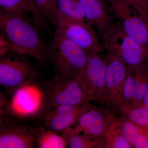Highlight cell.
I'll list each match as a JSON object with an SVG mask.
<instances>
[{
    "label": "cell",
    "mask_w": 148,
    "mask_h": 148,
    "mask_svg": "<svg viewBox=\"0 0 148 148\" xmlns=\"http://www.w3.org/2000/svg\"><path fill=\"white\" fill-rule=\"evenodd\" d=\"M104 46L129 68H138L148 63V47L127 36L120 25L116 26L110 38L104 42Z\"/></svg>",
    "instance_id": "obj_7"
},
{
    "label": "cell",
    "mask_w": 148,
    "mask_h": 148,
    "mask_svg": "<svg viewBox=\"0 0 148 148\" xmlns=\"http://www.w3.org/2000/svg\"><path fill=\"white\" fill-rule=\"evenodd\" d=\"M88 54L65 37L55 32L49 48V58L55 71L54 77H76L85 68Z\"/></svg>",
    "instance_id": "obj_2"
},
{
    "label": "cell",
    "mask_w": 148,
    "mask_h": 148,
    "mask_svg": "<svg viewBox=\"0 0 148 148\" xmlns=\"http://www.w3.org/2000/svg\"><path fill=\"white\" fill-rule=\"evenodd\" d=\"M119 114L122 118L138 125L148 127V109L143 104L123 105Z\"/></svg>",
    "instance_id": "obj_17"
},
{
    "label": "cell",
    "mask_w": 148,
    "mask_h": 148,
    "mask_svg": "<svg viewBox=\"0 0 148 148\" xmlns=\"http://www.w3.org/2000/svg\"><path fill=\"white\" fill-rule=\"evenodd\" d=\"M13 53L0 60V84L11 89L31 83L37 75L35 66L24 55Z\"/></svg>",
    "instance_id": "obj_8"
},
{
    "label": "cell",
    "mask_w": 148,
    "mask_h": 148,
    "mask_svg": "<svg viewBox=\"0 0 148 148\" xmlns=\"http://www.w3.org/2000/svg\"><path fill=\"white\" fill-rule=\"evenodd\" d=\"M137 84V75L135 69L128 67L123 86V105L132 104Z\"/></svg>",
    "instance_id": "obj_22"
},
{
    "label": "cell",
    "mask_w": 148,
    "mask_h": 148,
    "mask_svg": "<svg viewBox=\"0 0 148 148\" xmlns=\"http://www.w3.org/2000/svg\"><path fill=\"white\" fill-rule=\"evenodd\" d=\"M0 29L12 53L30 56L41 63L49 58V47L29 18L1 9Z\"/></svg>",
    "instance_id": "obj_1"
},
{
    "label": "cell",
    "mask_w": 148,
    "mask_h": 148,
    "mask_svg": "<svg viewBox=\"0 0 148 148\" xmlns=\"http://www.w3.org/2000/svg\"><path fill=\"white\" fill-rule=\"evenodd\" d=\"M41 15L45 21H49L55 26L57 10L56 0H34Z\"/></svg>",
    "instance_id": "obj_21"
},
{
    "label": "cell",
    "mask_w": 148,
    "mask_h": 148,
    "mask_svg": "<svg viewBox=\"0 0 148 148\" xmlns=\"http://www.w3.org/2000/svg\"><path fill=\"white\" fill-rule=\"evenodd\" d=\"M110 11L119 20L121 27L127 36L148 47V26L143 18L125 0H108Z\"/></svg>",
    "instance_id": "obj_9"
},
{
    "label": "cell",
    "mask_w": 148,
    "mask_h": 148,
    "mask_svg": "<svg viewBox=\"0 0 148 148\" xmlns=\"http://www.w3.org/2000/svg\"><path fill=\"white\" fill-rule=\"evenodd\" d=\"M107 57L100 53L88 54L83 71L79 75L80 84L91 101L100 104L105 90Z\"/></svg>",
    "instance_id": "obj_10"
},
{
    "label": "cell",
    "mask_w": 148,
    "mask_h": 148,
    "mask_svg": "<svg viewBox=\"0 0 148 148\" xmlns=\"http://www.w3.org/2000/svg\"><path fill=\"white\" fill-rule=\"evenodd\" d=\"M119 119L110 109L95 106L83 114L73 125L61 134L63 136L79 134L90 138H102Z\"/></svg>",
    "instance_id": "obj_4"
},
{
    "label": "cell",
    "mask_w": 148,
    "mask_h": 148,
    "mask_svg": "<svg viewBox=\"0 0 148 148\" xmlns=\"http://www.w3.org/2000/svg\"><path fill=\"white\" fill-rule=\"evenodd\" d=\"M145 19L148 18V0H125Z\"/></svg>",
    "instance_id": "obj_23"
},
{
    "label": "cell",
    "mask_w": 148,
    "mask_h": 148,
    "mask_svg": "<svg viewBox=\"0 0 148 148\" xmlns=\"http://www.w3.org/2000/svg\"><path fill=\"white\" fill-rule=\"evenodd\" d=\"M143 104L144 106L148 109V92L143 99Z\"/></svg>",
    "instance_id": "obj_24"
},
{
    "label": "cell",
    "mask_w": 148,
    "mask_h": 148,
    "mask_svg": "<svg viewBox=\"0 0 148 148\" xmlns=\"http://www.w3.org/2000/svg\"><path fill=\"white\" fill-rule=\"evenodd\" d=\"M36 132L37 147L40 148H65L68 147L66 138L49 129H41Z\"/></svg>",
    "instance_id": "obj_16"
},
{
    "label": "cell",
    "mask_w": 148,
    "mask_h": 148,
    "mask_svg": "<svg viewBox=\"0 0 148 148\" xmlns=\"http://www.w3.org/2000/svg\"><path fill=\"white\" fill-rule=\"evenodd\" d=\"M36 132L28 127L13 123L1 125L0 148H36Z\"/></svg>",
    "instance_id": "obj_13"
},
{
    "label": "cell",
    "mask_w": 148,
    "mask_h": 148,
    "mask_svg": "<svg viewBox=\"0 0 148 148\" xmlns=\"http://www.w3.org/2000/svg\"><path fill=\"white\" fill-rule=\"evenodd\" d=\"M147 22L148 26V18L147 19Z\"/></svg>",
    "instance_id": "obj_25"
},
{
    "label": "cell",
    "mask_w": 148,
    "mask_h": 148,
    "mask_svg": "<svg viewBox=\"0 0 148 148\" xmlns=\"http://www.w3.org/2000/svg\"><path fill=\"white\" fill-rule=\"evenodd\" d=\"M78 76L69 79L54 77L46 83V105L48 108L90 103L91 101L82 89Z\"/></svg>",
    "instance_id": "obj_6"
},
{
    "label": "cell",
    "mask_w": 148,
    "mask_h": 148,
    "mask_svg": "<svg viewBox=\"0 0 148 148\" xmlns=\"http://www.w3.org/2000/svg\"><path fill=\"white\" fill-rule=\"evenodd\" d=\"M120 126L133 148H148V127L138 125L121 117Z\"/></svg>",
    "instance_id": "obj_15"
},
{
    "label": "cell",
    "mask_w": 148,
    "mask_h": 148,
    "mask_svg": "<svg viewBox=\"0 0 148 148\" xmlns=\"http://www.w3.org/2000/svg\"><path fill=\"white\" fill-rule=\"evenodd\" d=\"M120 120L114 125L103 137L104 148H133L122 131Z\"/></svg>",
    "instance_id": "obj_19"
},
{
    "label": "cell",
    "mask_w": 148,
    "mask_h": 148,
    "mask_svg": "<svg viewBox=\"0 0 148 148\" xmlns=\"http://www.w3.org/2000/svg\"><path fill=\"white\" fill-rule=\"evenodd\" d=\"M0 6L1 9L10 13L28 18L31 15L37 26L45 24L34 0H0Z\"/></svg>",
    "instance_id": "obj_14"
},
{
    "label": "cell",
    "mask_w": 148,
    "mask_h": 148,
    "mask_svg": "<svg viewBox=\"0 0 148 148\" xmlns=\"http://www.w3.org/2000/svg\"><path fill=\"white\" fill-rule=\"evenodd\" d=\"M94 106L89 103L59 105L51 108L45 119L47 128L61 133L71 127L83 114Z\"/></svg>",
    "instance_id": "obj_12"
},
{
    "label": "cell",
    "mask_w": 148,
    "mask_h": 148,
    "mask_svg": "<svg viewBox=\"0 0 148 148\" xmlns=\"http://www.w3.org/2000/svg\"><path fill=\"white\" fill-rule=\"evenodd\" d=\"M57 15L76 21L88 22L77 0H56Z\"/></svg>",
    "instance_id": "obj_18"
},
{
    "label": "cell",
    "mask_w": 148,
    "mask_h": 148,
    "mask_svg": "<svg viewBox=\"0 0 148 148\" xmlns=\"http://www.w3.org/2000/svg\"><path fill=\"white\" fill-rule=\"evenodd\" d=\"M105 90L100 105L114 112H119L128 67L119 57L107 50Z\"/></svg>",
    "instance_id": "obj_3"
},
{
    "label": "cell",
    "mask_w": 148,
    "mask_h": 148,
    "mask_svg": "<svg viewBox=\"0 0 148 148\" xmlns=\"http://www.w3.org/2000/svg\"><path fill=\"white\" fill-rule=\"evenodd\" d=\"M55 32L80 48L88 54L100 53L105 49L92 26L88 22L73 20L57 15Z\"/></svg>",
    "instance_id": "obj_5"
},
{
    "label": "cell",
    "mask_w": 148,
    "mask_h": 148,
    "mask_svg": "<svg viewBox=\"0 0 148 148\" xmlns=\"http://www.w3.org/2000/svg\"><path fill=\"white\" fill-rule=\"evenodd\" d=\"M88 23L95 27L104 42L112 34L116 26L103 0H77Z\"/></svg>",
    "instance_id": "obj_11"
},
{
    "label": "cell",
    "mask_w": 148,
    "mask_h": 148,
    "mask_svg": "<svg viewBox=\"0 0 148 148\" xmlns=\"http://www.w3.org/2000/svg\"><path fill=\"white\" fill-rule=\"evenodd\" d=\"M64 136L68 141L69 148H104L103 137L92 138L79 134H71Z\"/></svg>",
    "instance_id": "obj_20"
}]
</instances>
